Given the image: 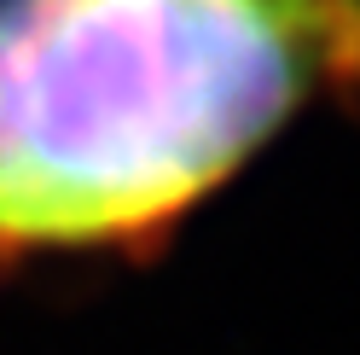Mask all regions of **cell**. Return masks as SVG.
<instances>
[{"label":"cell","instance_id":"obj_1","mask_svg":"<svg viewBox=\"0 0 360 355\" xmlns=\"http://www.w3.org/2000/svg\"><path fill=\"white\" fill-rule=\"evenodd\" d=\"M349 105L360 0H0V274L157 256Z\"/></svg>","mask_w":360,"mask_h":355}]
</instances>
